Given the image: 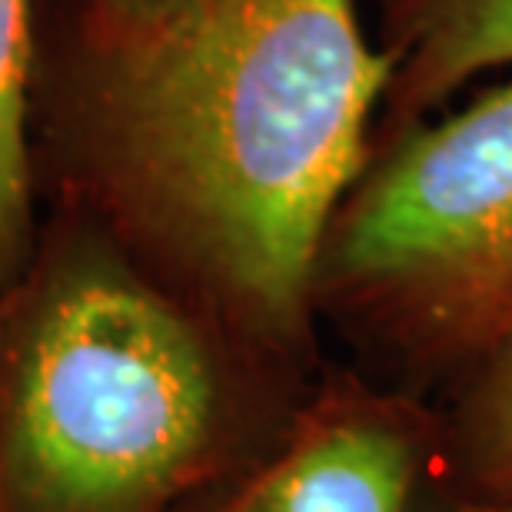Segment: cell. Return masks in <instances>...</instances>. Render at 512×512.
<instances>
[{"instance_id":"1","label":"cell","mask_w":512,"mask_h":512,"mask_svg":"<svg viewBox=\"0 0 512 512\" xmlns=\"http://www.w3.org/2000/svg\"><path fill=\"white\" fill-rule=\"evenodd\" d=\"M389 60L363 0L40 20L34 167L64 207L276 370L316 366V260L370 160Z\"/></svg>"},{"instance_id":"2","label":"cell","mask_w":512,"mask_h":512,"mask_svg":"<svg viewBox=\"0 0 512 512\" xmlns=\"http://www.w3.org/2000/svg\"><path fill=\"white\" fill-rule=\"evenodd\" d=\"M296 383L47 207L0 286V512H187L273 446Z\"/></svg>"},{"instance_id":"3","label":"cell","mask_w":512,"mask_h":512,"mask_svg":"<svg viewBox=\"0 0 512 512\" xmlns=\"http://www.w3.org/2000/svg\"><path fill=\"white\" fill-rule=\"evenodd\" d=\"M316 316L406 393L512 333V80L373 140L316 260Z\"/></svg>"},{"instance_id":"4","label":"cell","mask_w":512,"mask_h":512,"mask_svg":"<svg viewBox=\"0 0 512 512\" xmlns=\"http://www.w3.org/2000/svg\"><path fill=\"white\" fill-rule=\"evenodd\" d=\"M439 479V419L346 370L306 389L263 456L187 512H419Z\"/></svg>"},{"instance_id":"5","label":"cell","mask_w":512,"mask_h":512,"mask_svg":"<svg viewBox=\"0 0 512 512\" xmlns=\"http://www.w3.org/2000/svg\"><path fill=\"white\" fill-rule=\"evenodd\" d=\"M393 74L376 137L439 114L473 80L512 70V0H363Z\"/></svg>"},{"instance_id":"6","label":"cell","mask_w":512,"mask_h":512,"mask_svg":"<svg viewBox=\"0 0 512 512\" xmlns=\"http://www.w3.org/2000/svg\"><path fill=\"white\" fill-rule=\"evenodd\" d=\"M44 0H0V286L30 263L40 233L34 80Z\"/></svg>"},{"instance_id":"7","label":"cell","mask_w":512,"mask_h":512,"mask_svg":"<svg viewBox=\"0 0 512 512\" xmlns=\"http://www.w3.org/2000/svg\"><path fill=\"white\" fill-rule=\"evenodd\" d=\"M439 489L512 503V333L473 373L439 419Z\"/></svg>"},{"instance_id":"8","label":"cell","mask_w":512,"mask_h":512,"mask_svg":"<svg viewBox=\"0 0 512 512\" xmlns=\"http://www.w3.org/2000/svg\"><path fill=\"white\" fill-rule=\"evenodd\" d=\"M67 4L77 7L80 14L104 20V24L147 27V24H163V20H170V17L187 14L200 0H67Z\"/></svg>"},{"instance_id":"9","label":"cell","mask_w":512,"mask_h":512,"mask_svg":"<svg viewBox=\"0 0 512 512\" xmlns=\"http://www.w3.org/2000/svg\"><path fill=\"white\" fill-rule=\"evenodd\" d=\"M419 512H512V503H483V499H466L456 493H446L436 483L419 503Z\"/></svg>"}]
</instances>
